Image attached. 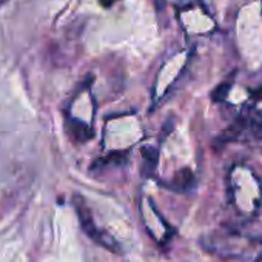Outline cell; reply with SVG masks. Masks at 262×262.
I'll return each instance as SVG.
<instances>
[{
    "mask_svg": "<svg viewBox=\"0 0 262 262\" xmlns=\"http://www.w3.org/2000/svg\"><path fill=\"white\" fill-rule=\"evenodd\" d=\"M74 204H76V211H77L79 221H80V224H82L85 233H86L93 241H96L99 245H102L103 248H106L108 251H113V253H117V254L122 253V248H120V245L116 242V239L96 227V224H94V221H93V216H91L88 207L83 204L82 198L74 199Z\"/></svg>",
    "mask_w": 262,
    "mask_h": 262,
    "instance_id": "1",
    "label": "cell"
},
{
    "mask_svg": "<svg viewBox=\"0 0 262 262\" xmlns=\"http://www.w3.org/2000/svg\"><path fill=\"white\" fill-rule=\"evenodd\" d=\"M67 131H68V135L73 138V141H76L77 144L88 142L94 136L93 128L88 123H85L83 120L76 119V117H71L67 120Z\"/></svg>",
    "mask_w": 262,
    "mask_h": 262,
    "instance_id": "2",
    "label": "cell"
},
{
    "mask_svg": "<svg viewBox=\"0 0 262 262\" xmlns=\"http://www.w3.org/2000/svg\"><path fill=\"white\" fill-rule=\"evenodd\" d=\"M142 158H144L142 173H144V176H151L155 168L158 167V159H159L158 148H155V147H144L142 148Z\"/></svg>",
    "mask_w": 262,
    "mask_h": 262,
    "instance_id": "3",
    "label": "cell"
},
{
    "mask_svg": "<svg viewBox=\"0 0 262 262\" xmlns=\"http://www.w3.org/2000/svg\"><path fill=\"white\" fill-rule=\"evenodd\" d=\"M193 182H194L193 173L188 168H184V170L176 173V176L171 182V188H174L178 191H185L193 185Z\"/></svg>",
    "mask_w": 262,
    "mask_h": 262,
    "instance_id": "4",
    "label": "cell"
},
{
    "mask_svg": "<svg viewBox=\"0 0 262 262\" xmlns=\"http://www.w3.org/2000/svg\"><path fill=\"white\" fill-rule=\"evenodd\" d=\"M126 158H128V151H114V153H110L106 158L96 161V164L93 165V168H97V167H110V165H113V167L123 165L126 162Z\"/></svg>",
    "mask_w": 262,
    "mask_h": 262,
    "instance_id": "5",
    "label": "cell"
},
{
    "mask_svg": "<svg viewBox=\"0 0 262 262\" xmlns=\"http://www.w3.org/2000/svg\"><path fill=\"white\" fill-rule=\"evenodd\" d=\"M230 88H231V83H230V82H225V83H221L219 86H216V90H214V91H213V94H211L213 100H216V102H222V100H225V99H227V96H228Z\"/></svg>",
    "mask_w": 262,
    "mask_h": 262,
    "instance_id": "6",
    "label": "cell"
},
{
    "mask_svg": "<svg viewBox=\"0 0 262 262\" xmlns=\"http://www.w3.org/2000/svg\"><path fill=\"white\" fill-rule=\"evenodd\" d=\"M114 2H117V0H99V4L102 5V7H105V8H108V7H111Z\"/></svg>",
    "mask_w": 262,
    "mask_h": 262,
    "instance_id": "7",
    "label": "cell"
},
{
    "mask_svg": "<svg viewBox=\"0 0 262 262\" xmlns=\"http://www.w3.org/2000/svg\"><path fill=\"white\" fill-rule=\"evenodd\" d=\"M5 4V0H0V5H4Z\"/></svg>",
    "mask_w": 262,
    "mask_h": 262,
    "instance_id": "8",
    "label": "cell"
}]
</instances>
